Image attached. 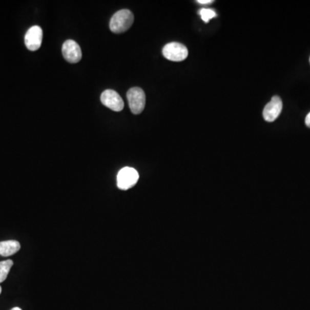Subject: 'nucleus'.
<instances>
[{
    "mask_svg": "<svg viewBox=\"0 0 310 310\" xmlns=\"http://www.w3.org/2000/svg\"><path fill=\"white\" fill-rule=\"evenodd\" d=\"M134 14L130 10H121L114 14L110 22V29L115 34L125 32L132 26Z\"/></svg>",
    "mask_w": 310,
    "mask_h": 310,
    "instance_id": "obj_1",
    "label": "nucleus"
},
{
    "mask_svg": "<svg viewBox=\"0 0 310 310\" xmlns=\"http://www.w3.org/2000/svg\"><path fill=\"white\" fill-rule=\"evenodd\" d=\"M127 99L130 111L133 114L139 115L146 106V95L140 87H133L127 92Z\"/></svg>",
    "mask_w": 310,
    "mask_h": 310,
    "instance_id": "obj_2",
    "label": "nucleus"
},
{
    "mask_svg": "<svg viewBox=\"0 0 310 310\" xmlns=\"http://www.w3.org/2000/svg\"><path fill=\"white\" fill-rule=\"evenodd\" d=\"M139 180V173L137 171L132 168H124L119 171L116 181L117 187L122 191L132 188Z\"/></svg>",
    "mask_w": 310,
    "mask_h": 310,
    "instance_id": "obj_3",
    "label": "nucleus"
},
{
    "mask_svg": "<svg viewBox=\"0 0 310 310\" xmlns=\"http://www.w3.org/2000/svg\"><path fill=\"white\" fill-rule=\"evenodd\" d=\"M162 54L166 59L172 61H183L188 57V49L183 44L170 43L163 48Z\"/></svg>",
    "mask_w": 310,
    "mask_h": 310,
    "instance_id": "obj_4",
    "label": "nucleus"
},
{
    "mask_svg": "<svg viewBox=\"0 0 310 310\" xmlns=\"http://www.w3.org/2000/svg\"><path fill=\"white\" fill-rule=\"evenodd\" d=\"M101 102L107 108L114 111H121L123 110L124 102L121 96L113 90H106L101 94Z\"/></svg>",
    "mask_w": 310,
    "mask_h": 310,
    "instance_id": "obj_5",
    "label": "nucleus"
},
{
    "mask_svg": "<svg viewBox=\"0 0 310 310\" xmlns=\"http://www.w3.org/2000/svg\"><path fill=\"white\" fill-rule=\"evenodd\" d=\"M25 46L30 51H36L43 43V30L37 25L29 29L25 37Z\"/></svg>",
    "mask_w": 310,
    "mask_h": 310,
    "instance_id": "obj_6",
    "label": "nucleus"
},
{
    "mask_svg": "<svg viewBox=\"0 0 310 310\" xmlns=\"http://www.w3.org/2000/svg\"><path fill=\"white\" fill-rule=\"evenodd\" d=\"M62 54L66 60L70 63H77L82 58L80 47L75 40H66L62 47Z\"/></svg>",
    "mask_w": 310,
    "mask_h": 310,
    "instance_id": "obj_7",
    "label": "nucleus"
},
{
    "mask_svg": "<svg viewBox=\"0 0 310 310\" xmlns=\"http://www.w3.org/2000/svg\"><path fill=\"white\" fill-rule=\"evenodd\" d=\"M283 110V102L278 96H274L270 102L267 104L263 111V116L266 121H275Z\"/></svg>",
    "mask_w": 310,
    "mask_h": 310,
    "instance_id": "obj_8",
    "label": "nucleus"
},
{
    "mask_svg": "<svg viewBox=\"0 0 310 310\" xmlns=\"http://www.w3.org/2000/svg\"><path fill=\"white\" fill-rule=\"evenodd\" d=\"M21 245L17 240H6L0 242V255L9 257L16 254L20 250Z\"/></svg>",
    "mask_w": 310,
    "mask_h": 310,
    "instance_id": "obj_9",
    "label": "nucleus"
},
{
    "mask_svg": "<svg viewBox=\"0 0 310 310\" xmlns=\"http://www.w3.org/2000/svg\"><path fill=\"white\" fill-rule=\"evenodd\" d=\"M12 266L13 261L11 259L0 262V283H3L4 281L6 280Z\"/></svg>",
    "mask_w": 310,
    "mask_h": 310,
    "instance_id": "obj_10",
    "label": "nucleus"
},
{
    "mask_svg": "<svg viewBox=\"0 0 310 310\" xmlns=\"http://www.w3.org/2000/svg\"><path fill=\"white\" fill-rule=\"evenodd\" d=\"M199 14L201 15V18L202 21L205 23L210 22L211 19L214 18L217 16V14L216 13V11L211 9H202L199 11Z\"/></svg>",
    "mask_w": 310,
    "mask_h": 310,
    "instance_id": "obj_11",
    "label": "nucleus"
},
{
    "mask_svg": "<svg viewBox=\"0 0 310 310\" xmlns=\"http://www.w3.org/2000/svg\"><path fill=\"white\" fill-rule=\"evenodd\" d=\"M197 3L200 4V5H210V4L213 3V0H197Z\"/></svg>",
    "mask_w": 310,
    "mask_h": 310,
    "instance_id": "obj_12",
    "label": "nucleus"
},
{
    "mask_svg": "<svg viewBox=\"0 0 310 310\" xmlns=\"http://www.w3.org/2000/svg\"><path fill=\"white\" fill-rule=\"evenodd\" d=\"M305 123H306L307 127L310 128V112L307 114V116L305 118Z\"/></svg>",
    "mask_w": 310,
    "mask_h": 310,
    "instance_id": "obj_13",
    "label": "nucleus"
},
{
    "mask_svg": "<svg viewBox=\"0 0 310 310\" xmlns=\"http://www.w3.org/2000/svg\"><path fill=\"white\" fill-rule=\"evenodd\" d=\"M11 310H22V309H21V308H20V307H13V308H12V309H11Z\"/></svg>",
    "mask_w": 310,
    "mask_h": 310,
    "instance_id": "obj_14",
    "label": "nucleus"
},
{
    "mask_svg": "<svg viewBox=\"0 0 310 310\" xmlns=\"http://www.w3.org/2000/svg\"><path fill=\"white\" fill-rule=\"evenodd\" d=\"M1 292H2V288H1V286H0V294H1Z\"/></svg>",
    "mask_w": 310,
    "mask_h": 310,
    "instance_id": "obj_15",
    "label": "nucleus"
},
{
    "mask_svg": "<svg viewBox=\"0 0 310 310\" xmlns=\"http://www.w3.org/2000/svg\"><path fill=\"white\" fill-rule=\"evenodd\" d=\"M309 61H310V59H309Z\"/></svg>",
    "mask_w": 310,
    "mask_h": 310,
    "instance_id": "obj_16",
    "label": "nucleus"
}]
</instances>
